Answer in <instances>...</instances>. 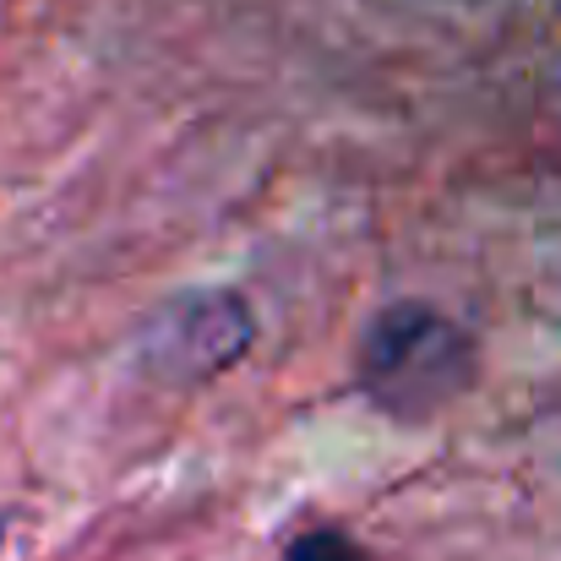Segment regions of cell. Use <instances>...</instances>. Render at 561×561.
Returning <instances> with one entry per match:
<instances>
[{
    "instance_id": "6da1fadb",
    "label": "cell",
    "mask_w": 561,
    "mask_h": 561,
    "mask_svg": "<svg viewBox=\"0 0 561 561\" xmlns=\"http://www.w3.org/2000/svg\"><path fill=\"white\" fill-rule=\"evenodd\" d=\"M474 381V339L420 300H398L366 328L355 387L381 414L420 425Z\"/></svg>"
},
{
    "instance_id": "7a4b0ae2",
    "label": "cell",
    "mask_w": 561,
    "mask_h": 561,
    "mask_svg": "<svg viewBox=\"0 0 561 561\" xmlns=\"http://www.w3.org/2000/svg\"><path fill=\"white\" fill-rule=\"evenodd\" d=\"M251 333H256V322H251L245 300L229 289L224 295L207 289V295H186V300L164 306L142 339H148L153 366H164V371L218 376L251 350Z\"/></svg>"
},
{
    "instance_id": "3957f363",
    "label": "cell",
    "mask_w": 561,
    "mask_h": 561,
    "mask_svg": "<svg viewBox=\"0 0 561 561\" xmlns=\"http://www.w3.org/2000/svg\"><path fill=\"white\" fill-rule=\"evenodd\" d=\"M284 561H366V551L350 540V535H339V529H306Z\"/></svg>"
},
{
    "instance_id": "277c9868",
    "label": "cell",
    "mask_w": 561,
    "mask_h": 561,
    "mask_svg": "<svg viewBox=\"0 0 561 561\" xmlns=\"http://www.w3.org/2000/svg\"><path fill=\"white\" fill-rule=\"evenodd\" d=\"M5 529H11V518H5V513H0V546H5Z\"/></svg>"
}]
</instances>
